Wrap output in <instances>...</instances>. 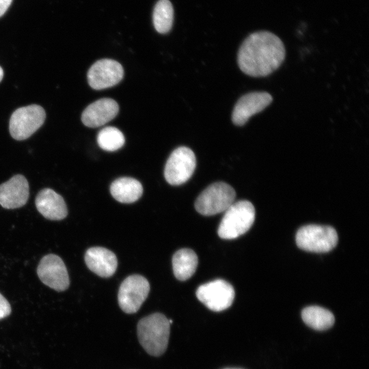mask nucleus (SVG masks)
Wrapping results in <instances>:
<instances>
[{
    "instance_id": "18",
    "label": "nucleus",
    "mask_w": 369,
    "mask_h": 369,
    "mask_svg": "<svg viewBox=\"0 0 369 369\" xmlns=\"http://www.w3.org/2000/svg\"><path fill=\"white\" fill-rule=\"evenodd\" d=\"M198 258L194 251L189 248L178 250L172 258V267L175 277L180 281L189 279L195 272Z\"/></svg>"
},
{
    "instance_id": "20",
    "label": "nucleus",
    "mask_w": 369,
    "mask_h": 369,
    "mask_svg": "<svg viewBox=\"0 0 369 369\" xmlns=\"http://www.w3.org/2000/svg\"><path fill=\"white\" fill-rule=\"evenodd\" d=\"M174 18V10L169 0H159L155 5L153 14V25L160 33H166L172 28Z\"/></svg>"
},
{
    "instance_id": "12",
    "label": "nucleus",
    "mask_w": 369,
    "mask_h": 369,
    "mask_svg": "<svg viewBox=\"0 0 369 369\" xmlns=\"http://www.w3.org/2000/svg\"><path fill=\"white\" fill-rule=\"evenodd\" d=\"M272 100V96L266 92H252L242 96L233 109L232 122L236 126H243L252 115L269 106Z\"/></svg>"
},
{
    "instance_id": "24",
    "label": "nucleus",
    "mask_w": 369,
    "mask_h": 369,
    "mask_svg": "<svg viewBox=\"0 0 369 369\" xmlns=\"http://www.w3.org/2000/svg\"><path fill=\"white\" fill-rule=\"evenodd\" d=\"M3 77V68L0 66V82L1 81Z\"/></svg>"
},
{
    "instance_id": "14",
    "label": "nucleus",
    "mask_w": 369,
    "mask_h": 369,
    "mask_svg": "<svg viewBox=\"0 0 369 369\" xmlns=\"http://www.w3.org/2000/svg\"><path fill=\"white\" fill-rule=\"evenodd\" d=\"M118 111L119 106L115 100L109 98H100L84 109L81 121L87 127H99L113 120Z\"/></svg>"
},
{
    "instance_id": "7",
    "label": "nucleus",
    "mask_w": 369,
    "mask_h": 369,
    "mask_svg": "<svg viewBox=\"0 0 369 369\" xmlns=\"http://www.w3.org/2000/svg\"><path fill=\"white\" fill-rule=\"evenodd\" d=\"M195 166L194 152L187 147H178L172 152L166 162L165 178L172 185L182 184L193 175Z\"/></svg>"
},
{
    "instance_id": "21",
    "label": "nucleus",
    "mask_w": 369,
    "mask_h": 369,
    "mask_svg": "<svg viewBox=\"0 0 369 369\" xmlns=\"http://www.w3.org/2000/svg\"><path fill=\"white\" fill-rule=\"evenodd\" d=\"M96 140L100 148L109 152L118 150L125 142L123 133L113 126H107L101 129L97 135Z\"/></svg>"
},
{
    "instance_id": "4",
    "label": "nucleus",
    "mask_w": 369,
    "mask_h": 369,
    "mask_svg": "<svg viewBox=\"0 0 369 369\" xmlns=\"http://www.w3.org/2000/svg\"><path fill=\"white\" fill-rule=\"evenodd\" d=\"M235 197L236 192L230 184L214 182L199 195L195 208L202 215H214L226 211L234 203Z\"/></svg>"
},
{
    "instance_id": "23",
    "label": "nucleus",
    "mask_w": 369,
    "mask_h": 369,
    "mask_svg": "<svg viewBox=\"0 0 369 369\" xmlns=\"http://www.w3.org/2000/svg\"><path fill=\"white\" fill-rule=\"evenodd\" d=\"M12 1V0H0V17L7 11Z\"/></svg>"
},
{
    "instance_id": "19",
    "label": "nucleus",
    "mask_w": 369,
    "mask_h": 369,
    "mask_svg": "<svg viewBox=\"0 0 369 369\" xmlns=\"http://www.w3.org/2000/svg\"><path fill=\"white\" fill-rule=\"evenodd\" d=\"M301 317L308 327L318 331L329 329L335 321L332 312L316 305L305 308L301 312Z\"/></svg>"
},
{
    "instance_id": "25",
    "label": "nucleus",
    "mask_w": 369,
    "mask_h": 369,
    "mask_svg": "<svg viewBox=\"0 0 369 369\" xmlns=\"http://www.w3.org/2000/svg\"><path fill=\"white\" fill-rule=\"evenodd\" d=\"M224 369H241V368H224Z\"/></svg>"
},
{
    "instance_id": "16",
    "label": "nucleus",
    "mask_w": 369,
    "mask_h": 369,
    "mask_svg": "<svg viewBox=\"0 0 369 369\" xmlns=\"http://www.w3.org/2000/svg\"><path fill=\"white\" fill-rule=\"evenodd\" d=\"M35 204L39 213L47 219L62 220L68 215L64 198L51 189L45 188L40 191Z\"/></svg>"
},
{
    "instance_id": "2",
    "label": "nucleus",
    "mask_w": 369,
    "mask_h": 369,
    "mask_svg": "<svg viewBox=\"0 0 369 369\" xmlns=\"http://www.w3.org/2000/svg\"><path fill=\"white\" fill-rule=\"evenodd\" d=\"M169 319L161 313H154L141 318L137 324L140 344L150 355L160 356L165 351L169 337Z\"/></svg>"
},
{
    "instance_id": "15",
    "label": "nucleus",
    "mask_w": 369,
    "mask_h": 369,
    "mask_svg": "<svg viewBox=\"0 0 369 369\" xmlns=\"http://www.w3.org/2000/svg\"><path fill=\"white\" fill-rule=\"evenodd\" d=\"M84 258L88 269L101 277L112 276L118 266V260L114 253L102 247L89 248Z\"/></svg>"
},
{
    "instance_id": "10",
    "label": "nucleus",
    "mask_w": 369,
    "mask_h": 369,
    "mask_svg": "<svg viewBox=\"0 0 369 369\" xmlns=\"http://www.w3.org/2000/svg\"><path fill=\"white\" fill-rule=\"evenodd\" d=\"M37 274L41 282L56 291L66 290L70 279L62 259L53 254L44 256L39 262Z\"/></svg>"
},
{
    "instance_id": "6",
    "label": "nucleus",
    "mask_w": 369,
    "mask_h": 369,
    "mask_svg": "<svg viewBox=\"0 0 369 369\" xmlns=\"http://www.w3.org/2000/svg\"><path fill=\"white\" fill-rule=\"evenodd\" d=\"M45 118V111L40 105H31L20 107L10 117V135L16 140L26 139L43 124Z\"/></svg>"
},
{
    "instance_id": "11",
    "label": "nucleus",
    "mask_w": 369,
    "mask_h": 369,
    "mask_svg": "<svg viewBox=\"0 0 369 369\" xmlns=\"http://www.w3.org/2000/svg\"><path fill=\"white\" fill-rule=\"evenodd\" d=\"M123 76L122 65L111 59H102L96 62L87 74L90 86L97 90L114 86L122 79Z\"/></svg>"
},
{
    "instance_id": "22",
    "label": "nucleus",
    "mask_w": 369,
    "mask_h": 369,
    "mask_svg": "<svg viewBox=\"0 0 369 369\" xmlns=\"http://www.w3.org/2000/svg\"><path fill=\"white\" fill-rule=\"evenodd\" d=\"M11 313V306L6 299L0 293V319L4 318Z\"/></svg>"
},
{
    "instance_id": "5",
    "label": "nucleus",
    "mask_w": 369,
    "mask_h": 369,
    "mask_svg": "<svg viewBox=\"0 0 369 369\" xmlns=\"http://www.w3.org/2000/svg\"><path fill=\"white\" fill-rule=\"evenodd\" d=\"M338 241L337 232L328 226H304L296 234L297 245L310 252H328L336 246Z\"/></svg>"
},
{
    "instance_id": "9",
    "label": "nucleus",
    "mask_w": 369,
    "mask_h": 369,
    "mask_svg": "<svg viewBox=\"0 0 369 369\" xmlns=\"http://www.w3.org/2000/svg\"><path fill=\"white\" fill-rule=\"evenodd\" d=\"M150 291L147 279L139 275L127 277L121 284L118 295V303L127 314L137 312L146 299Z\"/></svg>"
},
{
    "instance_id": "1",
    "label": "nucleus",
    "mask_w": 369,
    "mask_h": 369,
    "mask_svg": "<svg viewBox=\"0 0 369 369\" xmlns=\"http://www.w3.org/2000/svg\"><path fill=\"white\" fill-rule=\"evenodd\" d=\"M286 57L284 43L275 34L260 31L249 35L237 54L241 70L253 77H263L275 71Z\"/></svg>"
},
{
    "instance_id": "8",
    "label": "nucleus",
    "mask_w": 369,
    "mask_h": 369,
    "mask_svg": "<svg viewBox=\"0 0 369 369\" xmlns=\"http://www.w3.org/2000/svg\"><path fill=\"white\" fill-rule=\"evenodd\" d=\"M195 295L209 310L221 312L231 306L235 292L230 284L219 279L200 286Z\"/></svg>"
},
{
    "instance_id": "13",
    "label": "nucleus",
    "mask_w": 369,
    "mask_h": 369,
    "mask_svg": "<svg viewBox=\"0 0 369 369\" xmlns=\"http://www.w3.org/2000/svg\"><path fill=\"white\" fill-rule=\"evenodd\" d=\"M29 195V183L23 175H15L0 184V205L4 208L22 207L27 203Z\"/></svg>"
},
{
    "instance_id": "3",
    "label": "nucleus",
    "mask_w": 369,
    "mask_h": 369,
    "mask_svg": "<svg viewBox=\"0 0 369 369\" xmlns=\"http://www.w3.org/2000/svg\"><path fill=\"white\" fill-rule=\"evenodd\" d=\"M255 220V208L247 200L233 203L226 211L217 233L223 239H234L247 232Z\"/></svg>"
},
{
    "instance_id": "17",
    "label": "nucleus",
    "mask_w": 369,
    "mask_h": 369,
    "mask_svg": "<svg viewBox=\"0 0 369 369\" xmlns=\"http://www.w3.org/2000/svg\"><path fill=\"white\" fill-rule=\"evenodd\" d=\"M113 197L121 203H133L143 193L140 182L131 177H122L115 180L110 186Z\"/></svg>"
}]
</instances>
